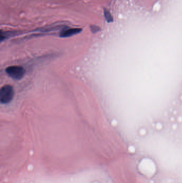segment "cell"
Instances as JSON below:
<instances>
[{
    "instance_id": "7a4b0ae2",
    "label": "cell",
    "mask_w": 182,
    "mask_h": 183,
    "mask_svg": "<svg viewBox=\"0 0 182 183\" xmlns=\"http://www.w3.org/2000/svg\"><path fill=\"white\" fill-rule=\"evenodd\" d=\"M5 72L7 75L13 79L20 80L25 76V69L21 66H10L5 69Z\"/></svg>"
},
{
    "instance_id": "6da1fadb",
    "label": "cell",
    "mask_w": 182,
    "mask_h": 183,
    "mask_svg": "<svg viewBox=\"0 0 182 183\" xmlns=\"http://www.w3.org/2000/svg\"><path fill=\"white\" fill-rule=\"evenodd\" d=\"M14 89L12 86L6 85L0 90V101L2 104H7L13 100L14 97Z\"/></svg>"
},
{
    "instance_id": "3957f363",
    "label": "cell",
    "mask_w": 182,
    "mask_h": 183,
    "mask_svg": "<svg viewBox=\"0 0 182 183\" xmlns=\"http://www.w3.org/2000/svg\"><path fill=\"white\" fill-rule=\"evenodd\" d=\"M81 28H67L64 29L60 33V37L62 38L70 37L71 36L78 34L81 32Z\"/></svg>"
},
{
    "instance_id": "5b68a950",
    "label": "cell",
    "mask_w": 182,
    "mask_h": 183,
    "mask_svg": "<svg viewBox=\"0 0 182 183\" xmlns=\"http://www.w3.org/2000/svg\"><path fill=\"white\" fill-rule=\"evenodd\" d=\"M90 28H91V31L94 33L98 32L100 30V28L96 25H91L90 26Z\"/></svg>"
},
{
    "instance_id": "277c9868",
    "label": "cell",
    "mask_w": 182,
    "mask_h": 183,
    "mask_svg": "<svg viewBox=\"0 0 182 183\" xmlns=\"http://www.w3.org/2000/svg\"><path fill=\"white\" fill-rule=\"evenodd\" d=\"M104 15H105V18L107 20V22H112V18L111 14H110V13L108 11V10L104 9Z\"/></svg>"
}]
</instances>
